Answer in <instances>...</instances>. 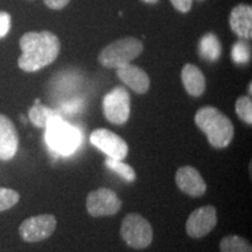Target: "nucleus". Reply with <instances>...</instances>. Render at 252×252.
Returning a JSON list of instances; mask_svg holds the SVG:
<instances>
[{
	"instance_id": "obj_15",
	"label": "nucleus",
	"mask_w": 252,
	"mask_h": 252,
	"mask_svg": "<svg viewBox=\"0 0 252 252\" xmlns=\"http://www.w3.org/2000/svg\"><path fill=\"white\" fill-rule=\"evenodd\" d=\"M181 80L187 93L193 97L201 96L206 90V78L200 68L187 63L181 70Z\"/></svg>"
},
{
	"instance_id": "obj_26",
	"label": "nucleus",
	"mask_w": 252,
	"mask_h": 252,
	"mask_svg": "<svg viewBox=\"0 0 252 252\" xmlns=\"http://www.w3.org/2000/svg\"><path fill=\"white\" fill-rule=\"evenodd\" d=\"M145 2H149V4H154V2H158V0H143Z\"/></svg>"
},
{
	"instance_id": "obj_5",
	"label": "nucleus",
	"mask_w": 252,
	"mask_h": 252,
	"mask_svg": "<svg viewBox=\"0 0 252 252\" xmlns=\"http://www.w3.org/2000/svg\"><path fill=\"white\" fill-rule=\"evenodd\" d=\"M121 236L128 247L141 250L149 248L152 243L153 229L145 217L139 214L131 213L123 220Z\"/></svg>"
},
{
	"instance_id": "obj_27",
	"label": "nucleus",
	"mask_w": 252,
	"mask_h": 252,
	"mask_svg": "<svg viewBox=\"0 0 252 252\" xmlns=\"http://www.w3.org/2000/svg\"><path fill=\"white\" fill-rule=\"evenodd\" d=\"M251 87H252V86H251V83H250V84H249V94H251V90H252Z\"/></svg>"
},
{
	"instance_id": "obj_6",
	"label": "nucleus",
	"mask_w": 252,
	"mask_h": 252,
	"mask_svg": "<svg viewBox=\"0 0 252 252\" xmlns=\"http://www.w3.org/2000/svg\"><path fill=\"white\" fill-rule=\"evenodd\" d=\"M103 111L105 118L116 125H123L130 118V94L123 87H116L105 94L103 100Z\"/></svg>"
},
{
	"instance_id": "obj_9",
	"label": "nucleus",
	"mask_w": 252,
	"mask_h": 252,
	"mask_svg": "<svg viewBox=\"0 0 252 252\" xmlns=\"http://www.w3.org/2000/svg\"><path fill=\"white\" fill-rule=\"evenodd\" d=\"M90 143L112 159L124 160L128 154L127 143L108 128H97L91 132Z\"/></svg>"
},
{
	"instance_id": "obj_8",
	"label": "nucleus",
	"mask_w": 252,
	"mask_h": 252,
	"mask_svg": "<svg viewBox=\"0 0 252 252\" xmlns=\"http://www.w3.org/2000/svg\"><path fill=\"white\" fill-rule=\"evenodd\" d=\"M122 204V200L112 189L102 187L88 195L87 212L93 217L112 216L121 210Z\"/></svg>"
},
{
	"instance_id": "obj_7",
	"label": "nucleus",
	"mask_w": 252,
	"mask_h": 252,
	"mask_svg": "<svg viewBox=\"0 0 252 252\" xmlns=\"http://www.w3.org/2000/svg\"><path fill=\"white\" fill-rule=\"evenodd\" d=\"M58 220L54 215L45 214V215L32 216L25 220L19 226V234L25 242L36 243L45 241L54 234Z\"/></svg>"
},
{
	"instance_id": "obj_12",
	"label": "nucleus",
	"mask_w": 252,
	"mask_h": 252,
	"mask_svg": "<svg viewBox=\"0 0 252 252\" xmlns=\"http://www.w3.org/2000/svg\"><path fill=\"white\" fill-rule=\"evenodd\" d=\"M19 137L17 128L7 116L0 115V160L8 161L18 152Z\"/></svg>"
},
{
	"instance_id": "obj_1",
	"label": "nucleus",
	"mask_w": 252,
	"mask_h": 252,
	"mask_svg": "<svg viewBox=\"0 0 252 252\" xmlns=\"http://www.w3.org/2000/svg\"><path fill=\"white\" fill-rule=\"evenodd\" d=\"M23 54L18 60L19 68L34 72L47 67L58 59L61 49L59 37L48 31L30 32L20 39Z\"/></svg>"
},
{
	"instance_id": "obj_11",
	"label": "nucleus",
	"mask_w": 252,
	"mask_h": 252,
	"mask_svg": "<svg viewBox=\"0 0 252 252\" xmlns=\"http://www.w3.org/2000/svg\"><path fill=\"white\" fill-rule=\"evenodd\" d=\"M175 182L179 189L191 197H200L207 191V184L196 168L184 166L176 171Z\"/></svg>"
},
{
	"instance_id": "obj_22",
	"label": "nucleus",
	"mask_w": 252,
	"mask_h": 252,
	"mask_svg": "<svg viewBox=\"0 0 252 252\" xmlns=\"http://www.w3.org/2000/svg\"><path fill=\"white\" fill-rule=\"evenodd\" d=\"M231 58L234 60L235 63L245 64V63H248L251 59L250 48H249L244 42H241V41H239V42H236L234 47H232Z\"/></svg>"
},
{
	"instance_id": "obj_14",
	"label": "nucleus",
	"mask_w": 252,
	"mask_h": 252,
	"mask_svg": "<svg viewBox=\"0 0 252 252\" xmlns=\"http://www.w3.org/2000/svg\"><path fill=\"white\" fill-rule=\"evenodd\" d=\"M230 27L236 35L243 39L252 36V8L250 5H238L231 11Z\"/></svg>"
},
{
	"instance_id": "obj_20",
	"label": "nucleus",
	"mask_w": 252,
	"mask_h": 252,
	"mask_svg": "<svg viewBox=\"0 0 252 252\" xmlns=\"http://www.w3.org/2000/svg\"><path fill=\"white\" fill-rule=\"evenodd\" d=\"M236 113L245 124L252 125V100L250 96H242L236 100Z\"/></svg>"
},
{
	"instance_id": "obj_21",
	"label": "nucleus",
	"mask_w": 252,
	"mask_h": 252,
	"mask_svg": "<svg viewBox=\"0 0 252 252\" xmlns=\"http://www.w3.org/2000/svg\"><path fill=\"white\" fill-rule=\"evenodd\" d=\"M20 200V194L11 188L0 187V213L11 209Z\"/></svg>"
},
{
	"instance_id": "obj_17",
	"label": "nucleus",
	"mask_w": 252,
	"mask_h": 252,
	"mask_svg": "<svg viewBox=\"0 0 252 252\" xmlns=\"http://www.w3.org/2000/svg\"><path fill=\"white\" fill-rule=\"evenodd\" d=\"M220 252H252V247L248 239L238 235H228L220 243Z\"/></svg>"
},
{
	"instance_id": "obj_16",
	"label": "nucleus",
	"mask_w": 252,
	"mask_h": 252,
	"mask_svg": "<svg viewBox=\"0 0 252 252\" xmlns=\"http://www.w3.org/2000/svg\"><path fill=\"white\" fill-rule=\"evenodd\" d=\"M198 54L207 61H217L220 56V43L216 35L208 33L198 43Z\"/></svg>"
},
{
	"instance_id": "obj_18",
	"label": "nucleus",
	"mask_w": 252,
	"mask_h": 252,
	"mask_svg": "<svg viewBox=\"0 0 252 252\" xmlns=\"http://www.w3.org/2000/svg\"><path fill=\"white\" fill-rule=\"evenodd\" d=\"M56 115H60V112L56 111V110L47 108V106L39 103L34 104V105L30 109L28 117H30V121L33 123V125H35L36 127H46L49 119L52 118L53 116Z\"/></svg>"
},
{
	"instance_id": "obj_13",
	"label": "nucleus",
	"mask_w": 252,
	"mask_h": 252,
	"mask_svg": "<svg viewBox=\"0 0 252 252\" xmlns=\"http://www.w3.org/2000/svg\"><path fill=\"white\" fill-rule=\"evenodd\" d=\"M117 76L123 83L137 94H146L150 89L151 81L149 75L138 65L128 63L121 68H117Z\"/></svg>"
},
{
	"instance_id": "obj_2",
	"label": "nucleus",
	"mask_w": 252,
	"mask_h": 252,
	"mask_svg": "<svg viewBox=\"0 0 252 252\" xmlns=\"http://www.w3.org/2000/svg\"><path fill=\"white\" fill-rule=\"evenodd\" d=\"M194 121L197 127L207 135L214 149H225L234 139V124L224 113L214 106L198 109Z\"/></svg>"
},
{
	"instance_id": "obj_3",
	"label": "nucleus",
	"mask_w": 252,
	"mask_h": 252,
	"mask_svg": "<svg viewBox=\"0 0 252 252\" xmlns=\"http://www.w3.org/2000/svg\"><path fill=\"white\" fill-rule=\"evenodd\" d=\"M46 140L50 150L62 156H69L80 145L81 134L76 127L63 121L61 115H56L47 123Z\"/></svg>"
},
{
	"instance_id": "obj_4",
	"label": "nucleus",
	"mask_w": 252,
	"mask_h": 252,
	"mask_svg": "<svg viewBox=\"0 0 252 252\" xmlns=\"http://www.w3.org/2000/svg\"><path fill=\"white\" fill-rule=\"evenodd\" d=\"M144 50L140 40L127 36L116 40L106 46L98 56V61L105 68H121L137 59Z\"/></svg>"
},
{
	"instance_id": "obj_23",
	"label": "nucleus",
	"mask_w": 252,
	"mask_h": 252,
	"mask_svg": "<svg viewBox=\"0 0 252 252\" xmlns=\"http://www.w3.org/2000/svg\"><path fill=\"white\" fill-rule=\"evenodd\" d=\"M11 28V15L6 12H0V39L8 34Z\"/></svg>"
},
{
	"instance_id": "obj_10",
	"label": "nucleus",
	"mask_w": 252,
	"mask_h": 252,
	"mask_svg": "<svg viewBox=\"0 0 252 252\" xmlns=\"http://www.w3.org/2000/svg\"><path fill=\"white\" fill-rule=\"evenodd\" d=\"M217 224V210L214 206H203L195 209L186 223L189 237L202 238L212 232Z\"/></svg>"
},
{
	"instance_id": "obj_24",
	"label": "nucleus",
	"mask_w": 252,
	"mask_h": 252,
	"mask_svg": "<svg viewBox=\"0 0 252 252\" xmlns=\"http://www.w3.org/2000/svg\"><path fill=\"white\" fill-rule=\"evenodd\" d=\"M172 5L178 9V11L182 12V13H187L189 9L191 8V4L193 0H169Z\"/></svg>"
},
{
	"instance_id": "obj_19",
	"label": "nucleus",
	"mask_w": 252,
	"mask_h": 252,
	"mask_svg": "<svg viewBox=\"0 0 252 252\" xmlns=\"http://www.w3.org/2000/svg\"><path fill=\"white\" fill-rule=\"evenodd\" d=\"M105 165L108 168L111 169L118 174L121 178L124 179L125 181L127 182H133L135 181V178H137V174H135V171L130 165L123 162V160H117L112 159V158H108L105 160Z\"/></svg>"
},
{
	"instance_id": "obj_25",
	"label": "nucleus",
	"mask_w": 252,
	"mask_h": 252,
	"mask_svg": "<svg viewBox=\"0 0 252 252\" xmlns=\"http://www.w3.org/2000/svg\"><path fill=\"white\" fill-rule=\"evenodd\" d=\"M45 4L52 9H61L68 5L70 0H43Z\"/></svg>"
}]
</instances>
